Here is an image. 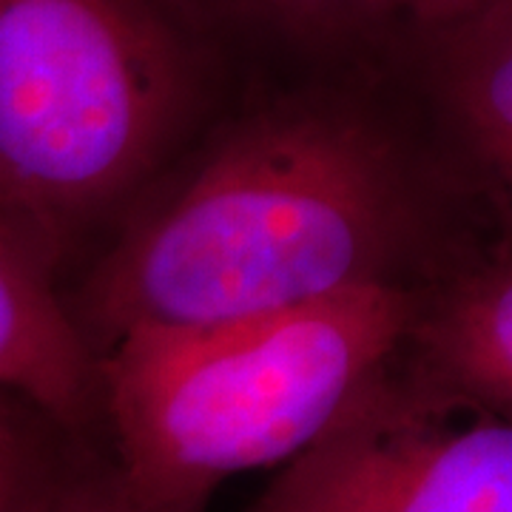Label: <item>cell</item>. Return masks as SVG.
<instances>
[{
    "instance_id": "1",
    "label": "cell",
    "mask_w": 512,
    "mask_h": 512,
    "mask_svg": "<svg viewBox=\"0 0 512 512\" xmlns=\"http://www.w3.org/2000/svg\"><path fill=\"white\" fill-rule=\"evenodd\" d=\"M421 239L416 183L382 131L342 111L262 117L94 276L106 336L185 330L404 285Z\"/></svg>"
},
{
    "instance_id": "2",
    "label": "cell",
    "mask_w": 512,
    "mask_h": 512,
    "mask_svg": "<svg viewBox=\"0 0 512 512\" xmlns=\"http://www.w3.org/2000/svg\"><path fill=\"white\" fill-rule=\"evenodd\" d=\"M413 288L373 285L296 311L131 330L97 365L114 470L168 510L205 512L225 478L288 464L390 359Z\"/></svg>"
},
{
    "instance_id": "3",
    "label": "cell",
    "mask_w": 512,
    "mask_h": 512,
    "mask_svg": "<svg viewBox=\"0 0 512 512\" xmlns=\"http://www.w3.org/2000/svg\"><path fill=\"white\" fill-rule=\"evenodd\" d=\"M188 60L148 0H0V214L37 254L146 174Z\"/></svg>"
},
{
    "instance_id": "4",
    "label": "cell",
    "mask_w": 512,
    "mask_h": 512,
    "mask_svg": "<svg viewBox=\"0 0 512 512\" xmlns=\"http://www.w3.org/2000/svg\"><path fill=\"white\" fill-rule=\"evenodd\" d=\"M248 512H512V424L424 399L387 359Z\"/></svg>"
},
{
    "instance_id": "5",
    "label": "cell",
    "mask_w": 512,
    "mask_h": 512,
    "mask_svg": "<svg viewBox=\"0 0 512 512\" xmlns=\"http://www.w3.org/2000/svg\"><path fill=\"white\" fill-rule=\"evenodd\" d=\"M390 365L430 402L490 419L512 410V251L490 254L444 276L436 291H413V308Z\"/></svg>"
},
{
    "instance_id": "6",
    "label": "cell",
    "mask_w": 512,
    "mask_h": 512,
    "mask_svg": "<svg viewBox=\"0 0 512 512\" xmlns=\"http://www.w3.org/2000/svg\"><path fill=\"white\" fill-rule=\"evenodd\" d=\"M94 387L97 365L49 285L46 259L0 222V393L69 427Z\"/></svg>"
},
{
    "instance_id": "7",
    "label": "cell",
    "mask_w": 512,
    "mask_h": 512,
    "mask_svg": "<svg viewBox=\"0 0 512 512\" xmlns=\"http://www.w3.org/2000/svg\"><path fill=\"white\" fill-rule=\"evenodd\" d=\"M444 100L478 180L507 197L512 188V0H490L447 23Z\"/></svg>"
},
{
    "instance_id": "8",
    "label": "cell",
    "mask_w": 512,
    "mask_h": 512,
    "mask_svg": "<svg viewBox=\"0 0 512 512\" xmlns=\"http://www.w3.org/2000/svg\"><path fill=\"white\" fill-rule=\"evenodd\" d=\"M32 512H183L134 495L114 467H55Z\"/></svg>"
},
{
    "instance_id": "9",
    "label": "cell",
    "mask_w": 512,
    "mask_h": 512,
    "mask_svg": "<svg viewBox=\"0 0 512 512\" xmlns=\"http://www.w3.org/2000/svg\"><path fill=\"white\" fill-rule=\"evenodd\" d=\"M254 3H259L276 20L291 23L293 29H311V32H322L328 26H339L356 18V0H254Z\"/></svg>"
},
{
    "instance_id": "10",
    "label": "cell",
    "mask_w": 512,
    "mask_h": 512,
    "mask_svg": "<svg viewBox=\"0 0 512 512\" xmlns=\"http://www.w3.org/2000/svg\"><path fill=\"white\" fill-rule=\"evenodd\" d=\"M49 458L43 456L40 441L29 433V427L12 413L9 396L0 393V476L18 473L26 467H37Z\"/></svg>"
},
{
    "instance_id": "11",
    "label": "cell",
    "mask_w": 512,
    "mask_h": 512,
    "mask_svg": "<svg viewBox=\"0 0 512 512\" xmlns=\"http://www.w3.org/2000/svg\"><path fill=\"white\" fill-rule=\"evenodd\" d=\"M55 464L43 461L37 467H26L18 473L0 476V512H32Z\"/></svg>"
},
{
    "instance_id": "12",
    "label": "cell",
    "mask_w": 512,
    "mask_h": 512,
    "mask_svg": "<svg viewBox=\"0 0 512 512\" xmlns=\"http://www.w3.org/2000/svg\"><path fill=\"white\" fill-rule=\"evenodd\" d=\"M407 0H356V18H390L404 15Z\"/></svg>"
},
{
    "instance_id": "13",
    "label": "cell",
    "mask_w": 512,
    "mask_h": 512,
    "mask_svg": "<svg viewBox=\"0 0 512 512\" xmlns=\"http://www.w3.org/2000/svg\"><path fill=\"white\" fill-rule=\"evenodd\" d=\"M0 222H3V225H9V222L3 220V214H0ZM9 228H12V225H9ZM12 231H15V228H12ZM15 234H18V231H15ZM18 237H20V234H18Z\"/></svg>"
}]
</instances>
